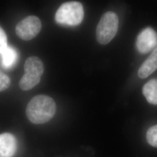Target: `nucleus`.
I'll use <instances>...</instances> for the list:
<instances>
[{
    "instance_id": "1",
    "label": "nucleus",
    "mask_w": 157,
    "mask_h": 157,
    "mask_svg": "<svg viewBox=\"0 0 157 157\" xmlns=\"http://www.w3.org/2000/svg\"><path fill=\"white\" fill-rule=\"evenodd\" d=\"M56 112V104L48 95H38L29 101L26 108V116L34 124H43L50 121Z\"/></svg>"
},
{
    "instance_id": "2",
    "label": "nucleus",
    "mask_w": 157,
    "mask_h": 157,
    "mask_svg": "<svg viewBox=\"0 0 157 157\" xmlns=\"http://www.w3.org/2000/svg\"><path fill=\"white\" fill-rule=\"evenodd\" d=\"M84 18V9L82 4L77 1H70L62 4L56 11L55 19L57 23L76 26L80 24Z\"/></svg>"
},
{
    "instance_id": "3",
    "label": "nucleus",
    "mask_w": 157,
    "mask_h": 157,
    "mask_svg": "<svg viewBox=\"0 0 157 157\" xmlns=\"http://www.w3.org/2000/svg\"><path fill=\"white\" fill-rule=\"evenodd\" d=\"M25 74L20 79L19 85L24 91L31 90L39 84L44 67L42 61L37 56H30L26 60L24 65Z\"/></svg>"
},
{
    "instance_id": "4",
    "label": "nucleus",
    "mask_w": 157,
    "mask_h": 157,
    "mask_svg": "<svg viewBox=\"0 0 157 157\" xmlns=\"http://www.w3.org/2000/svg\"><path fill=\"white\" fill-rule=\"evenodd\" d=\"M119 19L113 12H105L101 17L96 30V38L101 44H107L118 32Z\"/></svg>"
},
{
    "instance_id": "5",
    "label": "nucleus",
    "mask_w": 157,
    "mask_h": 157,
    "mask_svg": "<svg viewBox=\"0 0 157 157\" xmlns=\"http://www.w3.org/2000/svg\"><path fill=\"white\" fill-rule=\"evenodd\" d=\"M41 29V22L38 17L31 15L26 17L16 26L17 36L23 40H30L34 39Z\"/></svg>"
},
{
    "instance_id": "6",
    "label": "nucleus",
    "mask_w": 157,
    "mask_h": 157,
    "mask_svg": "<svg viewBox=\"0 0 157 157\" xmlns=\"http://www.w3.org/2000/svg\"><path fill=\"white\" fill-rule=\"evenodd\" d=\"M136 47L141 54H147L157 47V33L151 28L143 29L136 40Z\"/></svg>"
},
{
    "instance_id": "7",
    "label": "nucleus",
    "mask_w": 157,
    "mask_h": 157,
    "mask_svg": "<svg viewBox=\"0 0 157 157\" xmlns=\"http://www.w3.org/2000/svg\"><path fill=\"white\" fill-rule=\"evenodd\" d=\"M17 150L15 137L10 133L0 135V157H12Z\"/></svg>"
},
{
    "instance_id": "8",
    "label": "nucleus",
    "mask_w": 157,
    "mask_h": 157,
    "mask_svg": "<svg viewBox=\"0 0 157 157\" xmlns=\"http://www.w3.org/2000/svg\"><path fill=\"white\" fill-rule=\"evenodd\" d=\"M18 52L11 45H8L4 50L0 53V65L5 69L13 67L18 60Z\"/></svg>"
},
{
    "instance_id": "9",
    "label": "nucleus",
    "mask_w": 157,
    "mask_h": 157,
    "mask_svg": "<svg viewBox=\"0 0 157 157\" xmlns=\"http://www.w3.org/2000/svg\"><path fill=\"white\" fill-rule=\"evenodd\" d=\"M157 69V47L146 59L138 71V75L141 78H145L154 72Z\"/></svg>"
},
{
    "instance_id": "10",
    "label": "nucleus",
    "mask_w": 157,
    "mask_h": 157,
    "mask_svg": "<svg viewBox=\"0 0 157 157\" xmlns=\"http://www.w3.org/2000/svg\"><path fill=\"white\" fill-rule=\"evenodd\" d=\"M143 94L147 101L152 105H157V78L148 82L143 87Z\"/></svg>"
},
{
    "instance_id": "11",
    "label": "nucleus",
    "mask_w": 157,
    "mask_h": 157,
    "mask_svg": "<svg viewBox=\"0 0 157 157\" xmlns=\"http://www.w3.org/2000/svg\"><path fill=\"white\" fill-rule=\"evenodd\" d=\"M146 138L150 146L157 148V124L148 129L147 132Z\"/></svg>"
},
{
    "instance_id": "12",
    "label": "nucleus",
    "mask_w": 157,
    "mask_h": 157,
    "mask_svg": "<svg viewBox=\"0 0 157 157\" xmlns=\"http://www.w3.org/2000/svg\"><path fill=\"white\" fill-rule=\"evenodd\" d=\"M11 84L10 78L0 70V91H3L9 88Z\"/></svg>"
},
{
    "instance_id": "13",
    "label": "nucleus",
    "mask_w": 157,
    "mask_h": 157,
    "mask_svg": "<svg viewBox=\"0 0 157 157\" xmlns=\"http://www.w3.org/2000/svg\"><path fill=\"white\" fill-rule=\"evenodd\" d=\"M8 46L7 36L6 32L0 26V53L6 49Z\"/></svg>"
}]
</instances>
